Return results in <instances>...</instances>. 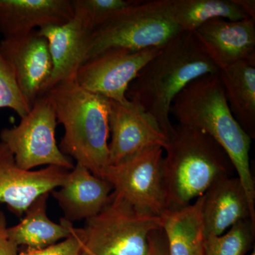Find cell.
I'll return each instance as SVG.
<instances>
[{
  "instance_id": "obj_1",
  "label": "cell",
  "mask_w": 255,
  "mask_h": 255,
  "mask_svg": "<svg viewBox=\"0 0 255 255\" xmlns=\"http://www.w3.org/2000/svg\"><path fill=\"white\" fill-rule=\"evenodd\" d=\"M219 73L193 32L182 31L159 48L139 72L127 97L148 114L169 137L174 128L171 107L177 95L194 80Z\"/></svg>"
},
{
  "instance_id": "obj_2",
  "label": "cell",
  "mask_w": 255,
  "mask_h": 255,
  "mask_svg": "<svg viewBox=\"0 0 255 255\" xmlns=\"http://www.w3.org/2000/svg\"><path fill=\"white\" fill-rule=\"evenodd\" d=\"M178 124L205 132L227 153L255 214V184L250 164L252 140L233 117L219 73L190 82L171 107Z\"/></svg>"
},
{
  "instance_id": "obj_3",
  "label": "cell",
  "mask_w": 255,
  "mask_h": 255,
  "mask_svg": "<svg viewBox=\"0 0 255 255\" xmlns=\"http://www.w3.org/2000/svg\"><path fill=\"white\" fill-rule=\"evenodd\" d=\"M164 151L167 211L190 205L215 183L236 173L222 147L197 128L174 126Z\"/></svg>"
},
{
  "instance_id": "obj_4",
  "label": "cell",
  "mask_w": 255,
  "mask_h": 255,
  "mask_svg": "<svg viewBox=\"0 0 255 255\" xmlns=\"http://www.w3.org/2000/svg\"><path fill=\"white\" fill-rule=\"evenodd\" d=\"M43 95L64 128L60 150L102 178L110 165V100L87 91L76 80L58 84Z\"/></svg>"
},
{
  "instance_id": "obj_5",
  "label": "cell",
  "mask_w": 255,
  "mask_h": 255,
  "mask_svg": "<svg viewBox=\"0 0 255 255\" xmlns=\"http://www.w3.org/2000/svg\"><path fill=\"white\" fill-rule=\"evenodd\" d=\"M181 32L174 18L173 0H137L96 28L87 60L110 48H162Z\"/></svg>"
},
{
  "instance_id": "obj_6",
  "label": "cell",
  "mask_w": 255,
  "mask_h": 255,
  "mask_svg": "<svg viewBox=\"0 0 255 255\" xmlns=\"http://www.w3.org/2000/svg\"><path fill=\"white\" fill-rule=\"evenodd\" d=\"M163 218L143 211L112 191L98 214L78 228L82 248L95 255H145L151 233L162 229Z\"/></svg>"
},
{
  "instance_id": "obj_7",
  "label": "cell",
  "mask_w": 255,
  "mask_h": 255,
  "mask_svg": "<svg viewBox=\"0 0 255 255\" xmlns=\"http://www.w3.org/2000/svg\"><path fill=\"white\" fill-rule=\"evenodd\" d=\"M58 121L48 97L42 95L32 105L17 126L0 132V141L14 155L18 167L31 170L42 165L71 170L73 159L60 150L55 138Z\"/></svg>"
},
{
  "instance_id": "obj_8",
  "label": "cell",
  "mask_w": 255,
  "mask_h": 255,
  "mask_svg": "<svg viewBox=\"0 0 255 255\" xmlns=\"http://www.w3.org/2000/svg\"><path fill=\"white\" fill-rule=\"evenodd\" d=\"M162 147H149L115 164L102 175L113 188L133 205L155 216L167 211Z\"/></svg>"
},
{
  "instance_id": "obj_9",
  "label": "cell",
  "mask_w": 255,
  "mask_h": 255,
  "mask_svg": "<svg viewBox=\"0 0 255 255\" xmlns=\"http://www.w3.org/2000/svg\"><path fill=\"white\" fill-rule=\"evenodd\" d=\"M159 48L133 50L114 48L105 50L82 65L76 82L87 91L108 100L127 102L130 83Z\"/></svg>"
},
{
  "instance_id": "obj_10",
  "label": "cell",
  "mask_w": 255,
  "mask_h": 255,
  "mask_svg": "<svg viewBox=\"0 0 255 255\" xmlns=\"http://www.w3.org/2000/svg\"><path fill=\"white\" fill-rule=\"evenodd\" d=\"M109 126L110 165L149 147L158 146L164 149L168 143V137L155 121L130 100H110Z\"/></svg>"
},
{
  "instance_id": "obj_11",
  "label": "cell",
  "mask_w": 255,
  "mask_h": 255,
  "mask_svg": "<svg viewBox=\"0 0 255 255\" xmlns=\"http://www.w3.org/2000/svg\"><path fill=\"white\" fill-rule=\"evenodd\" d=\"M68 172L56 166L38 170L21 169L8 147L0 141V203L21 218L38 196L61 187Z\"/></svg>"
},
{
  "instance_id": "obj_12",
  "label": "cell",
  "mask_w": 255,
  "mask_h": 255,
  "mask_svg": "<svg viewBox=\"0 0 255 255\" xmlns=\"http://www.w3.org/2000/svg\"><path fill=\"white\" fill-rule=\"evenodd\" d=\"M0 51L11 65L23 97L31 108L43 95L53 69L46 40L36 30L25 36L2 38Z\"/></svg>"
},
{
  "instance_id": "obj_13",
  "label": "cell",
  "mask_w": 255,
  "mask_h": 255,
  "mask_svg": "<svg viewBox=\"0 0 255 255\" xmlns=\"http://www.w3.org/2000/svg\"><path fill=\"white\" fill-rule=\"evenodd\" d=\"M48 43L53 69L43 95L63 82L75 81L87 60L94 30L73 16L68 22L36 30Z\"/></svg>"
},
{
  "instance_id": "obj_14",
  "label": "cell",
  "mask_w": 255,
  "mask_h": 255,
  "mask_svg": "<svg viewBox=\"0 0 255 255\" xmlns=\"http://www.w3.org/2000/svg\"><path fill=\"white\" fill-rule=\"evenodd\" d=\"M213 63L223 70L243 60H255V20L216 18L193 32Z\"/></svg>"
},
{
  "instance_id": "obj_15",
  "label": "cell",
  "mask_w": 255,
  "mask_h": 255,
  "mask_svg": "<svg viewBox=\"0 0 255 255\" xmlns=\"http://www.w3.org/2000/svg\"><path fill=\"white\" fill-rule=\"evenodd\" d=\"M112 191L113 188L106 179L92 174L82 164L75 163L61 187L51 194L63 210L64 219L73 223L87 221L98 214Z\"/></svg>"
},
{
  "instance_id": "obj_16",
  "label": "cell",
  "mask_w": 255,
  "mask_h": 255,
  "mask_svg": "<svg viewBox=\"0 0 255 255\" xmlns=\"http://www.w3.org/2000/svg\"><path fill=\"white\" fill-rule=\"evenodd\" d=\"M73 17L71 0H0L3 38L25 36L36 28L63 24Z\"/></svg>"
},
{
  "instance_id": "obj_17",
  "label": "cell",
  "mask_w": 255,
  "mask_h": 255,
  "mask_svg": "<svg viewBox=\"0 0 255 255\" xmlns=\"http://www.w3.org/2000/svg\"><path fill=\"white\" fill-rule=\"evenodd\" d=\"M203 197L201 215L205 238L221 236L243 220L251 219L255 223V214L238 177L220 179Z\"/></svg>"
},
{
  "instance_id": "obj_18",
  "label": "cell",
  "mask_w": 255,
  "mask_h": 255,
  "mask_svg": "<svg viewBox=\"0 0 255 255\" xmlns=\"http://www.w3.org/2000/svg\"><path fill=\"white\" fill-rule=\"evenodd\" d=\"M219 76L233 117L255 137V60H243L219 70Z\"/></svg>"
},
{
  "instance_id": "obj_19",
  "label": "cell",
  "mask_w": 255,
  "mask_h": 255,
  "mask_svg": "<svg viewBox=\"0 0 255 255\" xmlns=\"http://www.w3.org/2000/svg\"><path fill=\"white\" fill-rule=\"evenodd\" d=\"M49 193L42 194L26 210L24 217L16 226L8 228V234L15 244L40 249L65 240L71 235L73 223L61 219L52 221L47 215Z\"/></svg>"
},
{
  "instance_id": "obj_20",
  "label": "cell",
  "mask_w": 255,
  "mask_h": 255,
  "mask_svg": "<svg viewBox=\"0 0 255 255\" xmlns=\"http://www.w3.org/2000/svg\"><path fill=\"white\" fill-rule=\"evenodd\" d=\"M203 199L201 196L190 205L162 215L168 255H204Z\"/></svg>"
},
{
  "instance_id": "obj_21",
  "label": "cell",
  "mask_w": 255,
  "mask_h": 255,
  "mask_svg": "<svg viewBox=\"0 0 255 255\" xmlns=\"http://www.w3.org/2000/svg\"><path fill=\"white\" fill-rule=\"evenodd\" d=\"M173 6L182 31L194 32L216 18L238 21L248 17L234 0H173Z\"/></svg>"
},
{
  "instance_id": "obj_22",
  "label": "cell",
  "mask_w": 255,
  "mask_h": 255,
  "mask_svg": "<svg viewBox=\"0 0 255 255\" xmlns=\"http://www.w3.org/2000/svg\"><path fill=\"white\" fill-rule=\"evenodd\" d=\"M255 231L251 219L239 221L221 236L205 238L204 255H246L253 247Z\"/></svg>"
},
{
  "instance_id": "obj_23",
  "label": "cell",
  "mask_w": 255,
  "mask_h": 255,
  "mask_svg": "<svg viewBox=\"0 0 255 255\" xmlns=\"http://www.w3.org/2000/svg\"><path fill=\"white\" fill-rule=\"evenodd\" d=\"M73 16L95 31L117 11L137 0H71Z\"/></svg>"
},
{
  "instance_id": "obj_24",
  "label": "cell",
  "mask_w": 255,
  "mask_h": 255,
  "mask_svg": "<svg viewBox=\"0 0 255 255\" xmlns=\"http://www.w3.org/2000/svg\"><path fill=\"white\" fill-rule=\"evenodd\" d=\"M1 108L14 111L21 118L31 110L18 86L11 65L0 51V109Z\"/></svg>"
},
{
  "instance_id": "obj_25",
  "label": "cell",
  "mask_w": 255,
  "mask_h": 255,
  "mask_svg": "<svg viewBox=\"0 0 255 255\" xmlns=\"http://www.w3.org/2000/svg\"><path fill=\"white\" fill-rule=\"evenodd\" d=\"M82 243L78 228L73 226L72 233L64 241L40 249L26 248L18 255H82Z\"/></svg>"
},
{
  "instance_id": "obj_26",
  "label": "cell",
  "mask_w": 255,
  "mask_h": 255,
  "mask_svg": "<svg viewBox=\"0 0 255 255\" xmlns=\"http://www.w3.org/2000/svg\"><path fill=\"white\" fill-rule=\"evenodd\" d=\"M82 251L85 255H95L83 248ZM145 255H168L167 238L163 229L157 230L151 233L148 251Z\"/></svg>"
},
{
  "instance_id": "obj_27",
  "label": "cell",
  "mask_w": 255,
  "mask_h": 255,
  "mask_svg": "<svg viewBox=\"0 0 255 255\" xmlns=\"http://www.w3.org/2000/svg\"><path fill=\"white\" fill-rule=\"evenodd\" d=\"M6 216L0 210V255H18V247L8 234Z\"/></svg>"
},
{
  "instance_id": "obj_28",
  "label": "cell",
  "mask_w": 255,
  "mask_h": 255,
  "mask_svg": "<svg viewBox=\"0 0 255 255\" xmlns=\"http://www.w3.org/2000/svg\"><path fill=\"white\" fill-rule=\"evenodd\" d=\"M246 13L248 17L255 20V0H234Z\"/></svg>"
},
{
  "instance_id": "obj_29",
  "label": "cell",
  "mask_w": 255,
  "mask_h": 255,
  "mask_svg": "<svg viewBox=\"0 0 255 255\" xmlns=\"http://www.w3.org/2000/svg\"><path fill=\"white\" fill-rule=\"evenodd\" d=\"M250 255H255V248H253V251L252 252L251 254Z\"/></svg>"
},
{
  "instance_id": "obj_30",
  "label": "cell",
  "mask_w": 255,
  "mask_h": 255,
  "mask_svg": "<svg viewBox=\"0 0 255 255\" xmlns=\"http://www.w3.org/2000/svg\"><path fill=\"white\" fill-rule=\"evenodd\" d=\"M82 255H85L83 254V251H82Z\"/></svg>"
}]
</instances>
